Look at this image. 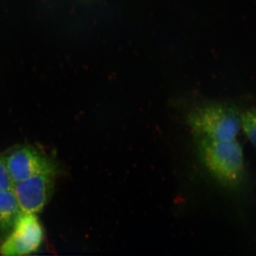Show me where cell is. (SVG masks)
<instances>
[{
  "instance_id": "6da1fadb",
  "label": "cell",
  "mask_w": 256,
  "mask_h": 256,
  "mask_svg": "<svg viewBox=\"0 0 256 256\" xmlns=\"http://www.w3.org/2000/svg\"><path fill=\"white\" fill-rule=\"evenodd\" d=\"M198 160L216 181L224 188L239 191L247 182L242 146L236 140L196 138Z\"/></svg>"
},
{
  "instance_id": "7a4b0ae2",
  "label": "cell",
  "mask_w": 256,
  "mask_h": 256,
  "mask_svg": "<svg viewBox=\"0 0 256 256\" xmlns=\"http://www.w3.org/2000/svg\"><path fill=\"white\" fill-rule=\"evenodd\" d=\"M242 112L233 104L210 102L194 108L188 114V124L196 138L234 140L242 129Z\"/></svg>"
},
{
  "instance_id": "3957f363",
  "label": "cell",
  "mask_w": 256,
  "mask_h": 256,
  "mask_svg": "<svg viewBox=\"0 0 256 256\" xmlns=\"http://www.w3.org/2000/svg\"><path fill=\"white\" fill-rule=\"evenodd\" d=\"M57 175L56 166L13 184L12 191L22 212L38 214L44 210L53 193Z\"/></svg>"
},
{
  "instance_id": "277c9868",
  "label": "cell",
  "mask_w": 256,
  "mask_h": 256,
  "mask_svg": "<svg viewBox=\"0 0 256 256\" xmlns=\"http://www.w3.org/2000/svg\"><path fill=\"white\" fill-rule=\"evenodd\" d=\"M44 229L37 214L22 212L0 245V255L26 256L36 252L43 242Z\"/></svg>"
},
{
  "instance_id": "5b68a950",
  "label": "cell",
  "mask_w": 256,
  "mask_h": 256,
  "mask_svg": "<svg viewBox=\"0 0 256 256\" xmlns=\"http://www.w3.org/2000/svg\"><path fill=\"white\" fill-rule=\"evenodd\" d=\"M3 156L13 184L56 166L40 150L30 146H16Z\"/></svg>"
},
{
  "instance_id": "8992f818",
  "label": "cell",
  "mask_w": 256,
  "mask_h": 256,
  "mask_svg": "<svg viewBox=\"0 0 256 256\" xmlns=\"http://www.w3.org/2000/svg\"><path fill=\"white\" fill-rule=\"evenodd\" d=\"M22 213L12 188L0 192V236L11 232Z\"/></svg>"
},
{
  "instance_id": "52a82bcc",
  "label": "cell",
  "mask_w": 256,
  "mask_h": 256,
  "mask_svg": "<svg viewBox=\"0 0 256 256\" xmlns=\"http://www.w3.org/2000/svg\"><path fill=\"white\" fill-rule=\"evenodd\" d=\"M242 129L256 150V106L242 112Z\"/></svg>"
},
{
  "instance_id": "ba28073f",
  "label": "cell",
  "mask_w": 256,
  "mask_h": 256,
  "mask_svg": "<svg viewBox=\"0 0 256 256\" xmlns=\"http://www.w3.org/2000/svg\"><path fill=\"white\" fill-rule=\"evenodd\" d=\"M13 182L10 178L9 172L3 154H0V192L12 188Z\"/></svg>"
}]
</instances>
